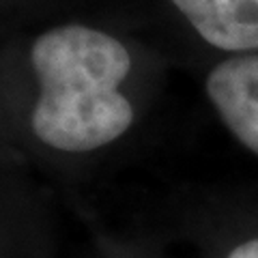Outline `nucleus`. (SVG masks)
<instances>
[{"label": "nucleus", "instance_id": "1", "mask_svg": "<svg viewBox=\"0 0 258 258\" xmlns=\"http://www.w3.org/2000/svg\"><path fill=\"white\" fill-rule=\"evenodd\" d=\"M5 136L58 161H84L125 144L147 108L149 62L120 32L67 20L5 56Z\"/></svg>", "mask_w": 258, "mask_h": 258}, {"label": "nucleus", "instance_id": "2", "mask_svg": "<svg viewBox=\"0 0 258 258\" xmlns=\"http://www.w3.org/2000/svg\"><path fill=\"white\" fill-rule=\"evenodd\" d=\"M170 18L228 56L258 54V0H164Z\"/></svg>", "mask_w": 258, "mask_h": 258}, {"label": "nucleus", "instance_id": "3", "mask_svg": "<svg viewBox=\"0 0 258 258\" xmlns=\"http://www.w3.org/2000/svg\"><path fill=\"white\" fill-rule=\"evenodd\" d=\"M205 95L222 125L258 157V54L217 60L205 76Z\"/></svg>", "mask_w": 258, "mask_h": 258}, {"label": "nucleus", "instance_id": "4", "mask_svg": "<svg viewBox=\"0 0 258 258\" xmlns=\"http://www.w3.org/2000/svg\"><path fill=\"white\" fill-rule=\"evenodd\" d=\"M20 181L0 174V258H11V243L28 228V200L20 194Z\"/></svg>", "mask_w": 258, "mask_h": 258}, {"label": "nucleus", "instance_id": "5", "mask_svg": "<svg viewBox=\"0 0 258 258\" xmlns=\"http://www.w3.org/2000/svg\"><path fill=\"white\" fill-rule=\"evenodd\" d=\"M226 258H258V237L245 239L228 249Z\"/></svg>", "mask_w": 258, "mask_h": 258}]
</instances>
